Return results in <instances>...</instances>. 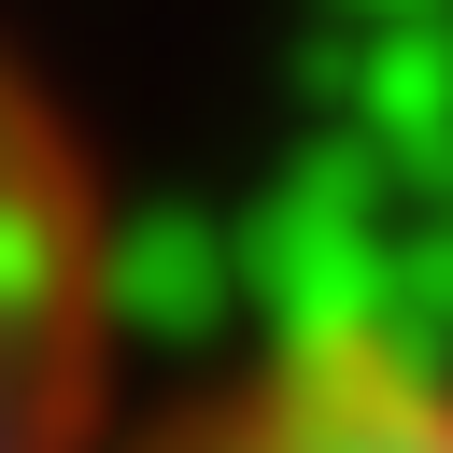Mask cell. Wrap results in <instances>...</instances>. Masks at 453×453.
Wrapping results in <instances>:
<instances>
[{"instance_id":"6da1fadb","label":"cell","mask_w":453,"mask_h":453,"mask_svg":"<svg viewBox=\"0 0 453 453\" xmlns=\"http://www.w3.org/2000/svg\"><path fill=\"white\" fill-rule=\"evenodd\" d=\"M142 311L127 198L71 85L0 28V453H127Z\"/></svg>"},{"instance_id":"7a4b0ae2","label":"cell","mask_w":453,"mask_h":453,"mask_svg":"<svg viewBox=\"0 0 453 453\" xmlns=\"http://www.w3.org/2000/svg\"><path fill=\"white\" fill-rule=\"evenodd\" d=\"M127 453H453V326L382 297L283 311L142 396Z\"/></svg>"}]
</instances>
